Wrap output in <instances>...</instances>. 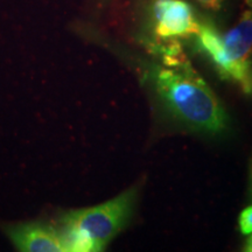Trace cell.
Returning a JSON list of instances; mask_svg holds the SVG:
<instances>
[{"label":"cell","mask_w":252,"mask_h":252,"mask_svg":"<svg viewBox=\"0 0 252 252\" xmlns=\"http://www.w3.org/2000/svg\"><path fill=\"white\" fill-rule=\"evenodd\" d=\"M226 62L225 81H232L249 94L251 84L252 11L245 9L237 24L222 35Z\"/></svg>","instance_id":"cell-4"},{"label":"cell","mask_w":252,"mask_h":252,"mask_svg":"<svg viewBox=\"0 0 252 252\" xmlns=\"http://www.w3.org/2000/svg\"><path fill=\"white\" fill-rule=\"evenodd\" d=\"M1 230L19 252H68L64 235L56 222L23 220L6 223Z\"/></svg>","instance_id":"cell-5"},{"label":"cell","mask_w":252,"mask_h":252,"mask_svg":"<svg viewBox=\"0 0 252 252\" xmlns=\"http://www.w3.org/2000/svg\"><path fill=\"white\" fill-rule=\"evenodd\" d=\"M249 94H252V75H251V84H250V89H249Z\"/></svg>","instance_id":"cell-11"},{"label":"cell","mask_w":252,"mask_h":252,"mask_svg":"<svg viewBox=\"0 0 252 252\" xmlns=\"http://www.w3.org/2000/svg\"><path fill=\"white\" fill-rule=\"evenodd\" d=\"M150 47L194 37L200 32L193 7L185 0H152L150 6Z\"/></svg>","instance_id":"cell-3"},{"label":"cell","mask_w":252,"mask_h":252,"mask_svg":"<svg viewBox=\"0 0 252 252\" xmlns=\"http://www.w3.org/2000/svg\"><path fill=\"white\" fill-rule=\"evenodd\" d=\"M238 228L243 235L252 234V204L244 208L239 214Z\"/></svg>","instance_id":"cell-6"},{"label":"cell","mask_w":252,"mask_h":252,"mask_svg":"<svg viewBox=\"0 0 252 252\" xmlns=\"http://www.w3.org/2000/svg\"><path fill=\"white\" fill-rule=\"evenodd\" d=\"M249 196L252 200V158L250 162V169H249Z\"/></svg>","instance_id":"cell-9"},{"label":"cell","mask_w":252,"mask_h":252,"mask_svg":"<svg viewBox=\"0 0 252 252\" xmlns=\"http://www.w3.org/2000/svg\"><path fill=\"white\" fill-rule=\"evenodd\" d=\"M243 251L245 252H252V234L245 239V243L243 245Z\"/></svg>","instance_id":"cell-8"},{"label":"cell","mask_w":252,"mask_h":252,"mask_svg":"<svg viewBox=\"0 0 252 252\" xmlns=\"http://www.w3.org/2000/svg\"><path fill=\"white\" fill-rule=\"evenodd\" d=\"M245 2H247V5L250 6L251 9H252V0H245Z\"/></svg>","instance_id":"cell-10"},{"label":"cell","mask_w":252,"mask_h":252,"mask_svg":"<svg viewBox=\"0 0 252 252\" xmlns=\"http://www.w3.org/2000/svg\"><path fill=\"white\" fill-rule=\"evenodd\" d=\"M144 80L167 112L190 130L220 134L228 128L222 103L188 60L175 67L151 65Z\"/></svg>","instance_id":"cell-1"},{"label":"cell","mask_w":252,"mask_h":252,"mask_svg":"<svg viewBox=\"0 0 252 252\" xmlns=\"http://www.w3.org/2000/svg\"><path fill=\"white\" fill-rule=\"evenodd\" d=\"M140 188V184H135L103 203L63 212L56 223L64 235L68 252L105 250L131 222Z\"/></svg>","instance_id":"cell-2"},{"label":"cell","mask_w":252,"mask_h":252,"mask_svg":"<svg viewBox=\"0 0 252 252\" xmlns=\"http://www.w3.org/2000/svg\"><path fill=\"white\" fill-rule=\"evenodd\" d=\"M195 1L209 11H220L224 0H195Z\"/></svg>","instance_id":"cell-7"}]
</instances>
